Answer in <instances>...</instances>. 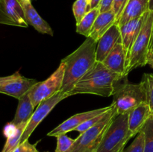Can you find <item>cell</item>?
<instances>
[{"label": "cell", "instance_id": "40", "mask_svg": "<svg viewBox=\"0 0 153 152\" xmlns=\"http://www.w3.org/2000/svg\"><path fill=\"white\" fill-rule=\"evenodd\" d=\"M152 117H153V113H152Z\"/></svg>", "mask_w": 153, "mask_h": 152}, {"label": "cell", "instance_id": "16", "mask_svg": "<svg viewBox=\"0 0 153 152\" xmlns=\"http://www.w3.org/2000/svg\"><path fill=\"white\" fill-rule=\"evenodd\" d=\"M37 82L38 81L35 79L27 78L22 76L19 78L11 80L0 86V92L19 99L21 97L28 93Z\"/></svg>", "mask_w": 153, "mask_h": 152}, {"label": "cell", "instance_id": "18", "mask_svg": "<svg viewBox=\"0 0 153 152\" xmlns=\"http://www.w3.org/2000/svg\"><path fill=\"white\" fill-rule=\"evenodd\" d=\"M117 22L116 14L113 9L105 12H102L96 19L95 22L91 29V34L88 37L92 38L97 42L102 37L103 34Z\"/></svg>", "mask_w": 153, "mask_h": 152}, {"label": "cell", "instance_id": "8", "mask_svg": "<svg viewBox=\"0 0 153 152\" xmlns=\"http://www.w3.org/2000/svg\"><path fill=\"white\" fill-rule=\"evenodd\" d=\"M68 97H70L68 94L63 92L61 90L57 92L56 94H55L53 96L40 102L38 104V106L36 107L32 116L27 124L26 128H25L23 134L22 136V138H21L20 143L25 140L28 139V138L31 137V134L34 132L36 128L49 114V113L53 110V108H55V106L58 103L61 102L62 100L65 99Z\"/></svg>", "mask_w": 153, "mask_h": 152}, {"label": "cell", "instance_id": "30", "mask_svg": "<svg viewBox=\"0 0 153 152\" xmlns=\"http://www.w3.org/2000/svg\"><path fill=\"white\" fill-rule=\"evenodd\" d=\"M22 75H21L20 73H19V72H16L13 73V75H10L4 76V77H0V86L6 84V83L11 81V80L19 78V77H22Z\"/></svg>", "mask_w": 153, "mask_h": 152}, {"label": "cell", "instance_id": "6", "mask_svg": "<svg viewBox=\"0 0 153 152\" xmlns=\"http://www.w3.org/2000/svg\"><path fill=\"white\" fill-rule=\"evenodd\" d=\"M106 112L103 119L95 126L87 130L75 139V142L68 152H94L97 151L101 143L105 132L113 118L117 114L113 104Z\"/></svg>", "mask_w": 153, "mask_h": 152}, {"label": "cell", "instance_id": "3", "mask_svg": "<svg viewBox=\"0 0 153 152\" xmlns=\"http://www.w3.org/2000/svg\"><path fill=\"white\" fill-rule=\"evenodd\" d=\"M128 133V113L117 114L105 132L97 151L120 152L131 139Z\"/></svg>", "mask_w": 153, "mask_h": 152}, {"label": "cell", "instance_id": "10", "mask_svg": "<svg viewBox=\"0 0 153 152\" xmlns=\"http://www.w3.org/2000/svg\"><path fill=\"white\" fill-rule=\"evenodd\" d=\"M111 107L112 105H110L108 106V107L90 110V111L77 113V114L74 115V116L67 119V120H65L61 124H60L55 129L50 131L47 134V136L57 137L60 135H62V134H67V133L70 132V131H76V128L79 126H80L84 122L92 119V118L95 117V116L105 113V112L108 111Z\"/></svg>", "mask_w": 153, "mask_h": 152}, {"label": "cell", "instance_id": "31", "mask_svg": "<svg viewBox=\"0 0 153 152\" xmlns=\"http://www.w3.org/2000/svg\"><path fill=\"white\" fill-rule=\"evenodd\" d=\"M113 2L114 0H102L100 6H99L100 13L111 10L112 7H113Z\"/></svg>", "mask_w": 153, "mask_h": 152}, {"label": "cell", "instance_id": "23", "mask_svg": "<svg viewBox=\"0 0 153 152\" xmlns=\"http://www.w3.org/2000/svg\"><path fill=\"white\" fill-rule=\"evenodd\" d=\"M90 10L88 0H76L73 5V12L76 24L79 23L87 13Z\"/></svg>", "mask_w": 153, "mask_h": 152}, {"label": "cell", "instance_id": "7", "mask_svg": "<svg viewBox=\"0 0 153 152\" xmlns=\"http://www.w3.org/2000/svg\"><path fill=\"white\" fill-rule=\"evenodd\" d=\"M65 65L61 64L56 70L46 80L37 82L28 92L33 106L37 107L40 102L53 96L55 94L61 90L64 81Z\"/></svg>", "mask_w": 153, "mask_h": 152}, {"label": "cell", "instance_id": "14", "mask_svg": "<svg viewBox=\"0 0 153 152\" xmlns=\"http://www.w3.org/2000/svg\"><path fill=\"white\" fill-rule=\"evenodd\" d=\"M20 1L22 8H23L24 14H25V18L27 23L34 27L36 31L41 34L53 36L54 32L51 26L39 15L36 9L31 4V1H25V0H20Z\"/></svg>", "mask_w": 153, "mask_h": 152}, {"label": "cell", "instance_id": "13", "mask_svg": "<svg viewBox=\"0 0 153 152\" xmlns=\"http://www.w3.org/2000/svg\"><path fill=\"white\" fill-rule=\"evenodd\" d=\"M152 112L146 102H143L128 113V133L131 137L137 136L141 131Z\"/></svg>", "mask_w": 153, "mask_h": 152}, {"label": "cell", "instance_id": "36", "mask_svg": "<svg viewBox=\"0 0 153 152\" xmlns=\"http://www.w3.org/2000/svg\"><path fill=\"white\" fill-rule=\"evenodd\" d=\"M25 1H31V0H25Z\"/></svg>", "mask_w": 153, "mask_h": 152}, {"label": "cell", "instance_id": "12", "mask_svg": "<svg viewBox=\"0 0 153 152\" xmlns=\"http://www.w3.org/2000/svg\"><path fill=\"white\" fill-rule=\"evenodd\" d=\"M120 40V28L117 24L114 23L97 42L96 51L97 61L102 62Z\"/></svg>", "mask_w": 153, "mask_h": 152}, {"label": "cell", "instance_id": "21", "mask_svg": "<svg viewBox=\"0 0 153 152\" xmlns=\"http://www.w3.org/2000/svg\"><path fill=\"white\" fill-rule=\"evenodd\" d=\"M28 122H24L16 126V129L10 135L6 137L7 140L3 147L1 152H12L19 144L24 131L27 126Z\"/></svg>", "mask_w": 153, "mask_h": 152}, {"label": "cell", "instance_id": "27", "mask_svg": "<svg viewBox=\"0 0 153 152\" xmlns=\"http://www.w3.org/2000/svg\"><path fill=\"white\" fill-rule=\"evenodd\" d=\"M105 113H106V112L105 113L99 115V116H95V117H94V118H92V119H89V120L86 121V122H84L83 124H82L80 126L78 127V128L76 129V131H78V132H79L80 134H82V133L86 131L87 130L90 129V128H92V127L95 126L97 123H99V122H100V121L103 119V117L105 116Z\"/></svg>", "mask_w": 153, "mask_h": 152}, {"label": "cell", "instance_id": "33", "mask_svg": "<svg viewBox=\"0 0 153 152\" xmlns=\"http://www.w3.org/2000/svg\"><path fill=\"white\" fill-rule=\"evenodd\" d=\"M146 63L153 68V50L152 52L148 53L147 58H146Z\"/></svg>", "mask_w": 153, "mask_h": 152}, {"label": "cell", "instance_id": "9", "mask_svg": "<svg viewBox=\"0 0 153 152\" xmlns=\"http://www.w3.org/2000/svg\"><path fill=\"white\" fill-rule=\"evenodd\" d=\"M0 23L27 28L20 0H0Z\"/></svg>", "mask_w": 153, "mask_h": 152}, {"label": "cell", "instance_id": "28", "mask_svg": "<svg viewBox=\"0 0 153 152\" xmlns=\"http://www.w3.org/2000/svg\"><path fill=\"white\" fill-rule=\"evenodd\" d=\"M12 152H40L37 150L36 145L31 144L28 139L21 142Z\"/></svg>", "mask_w": 153, "mask_h": 152}, {"label": "cell", "instance_id": "26", "mask_svg": "<svg viewBox=\"0 0 153 152\" xmlns=\"http://www.w3.org/2000/svg\"><path fill=\"white\" fill-rule=\"evenodd\" d=\"M123 152H144V134L140 131L131 144Z\"/></svg>", "mask_w": 153, "mask_h": 152}, {"label": "cell", "instance_id": "2", "mask_svg": "<svg viewBox=\"0 0 153 152\" xmlns=\"http://www.w3.org/2000/svg\"><path fill=\"white\" fill-rule=\"evenodd\" d=\"M126 77L122 75L113 72L102 63L97 61L92 69L76 83L68 94L70 96L77 94L111 96L115 85Z\"/></svg>", "mask_w": 153, "mask_h": 152}, {"label": "cell", "instance_id": "39", "mask_svg": "<svg viewBox=\"0 0 153 152\" xmlns=\"http://www.w3.org/2000/svg\"><path fill=\"white\" fill-rule=\"evenodd\" d=\"M94 152H98V151H94Z\"/></svg>", "mask_w": 153, "mask_h": 152}, {"label": "cell", "instance_id": "1", "mask_svg": "<svg viewBox=\"0 0 153 152\" xmlns=\"http://www.w3.org/2000/svg\"><path fill=\"white\" fill-rule=\"evenodd\" d=\"M97 42L91 37H87L76 50L61 60V62L65 65L61 89L63 92L68 94L76 83L92 69L97 62Z\"/></svg>", "mask_w": 153, "mask_h": 152}, {"label": "cell", "instance_id": "5", "mask_svg": "<svg viewBox=\"0 0 153 152\" xmlns=\"http://www.w3.org/2000/svg\"><path fill=\"white\" fill-rule=\"evenodd\" d=\"M153 26V10H147L143 14V19L140 31L137 36L132 50L129 63L126 69V75L137 67L144 66L147 64L148 52Z\"/></svg>", "mask_w": 153, "mask_h": 152}, {"label": "cell", "instance_id": "24", "mask_svg": "<svg viewBox=\"0 0 153 152\" xmlns=\"http://www.w3.org/2000/svg\"><path fill=\"white\" fill-rule=\"evenodd\" d=\"M142 82L144 85L146 95V103L149 104L153 113V74L145 73L143 75Z\"/></svg>", "mask_w": 153, "mask_h": 152}, {"label": "cell", "instance_id": "19", "mask_svg": "<svg viewBox=\"0 0 153 152\" xmlns=\"http://www.w3.org/2000/svg\"><path fill=\"white\" fill-rule=\"evenodd\" d=\"M18 101L17 109L14 118L10 122L12 125L17 126L24 122H28L34 113V107L31 103L28 93L21 97Z\"/></svg>", "mask_w": 153, "mask_h": 152}, {"label": "cell", "instance_id": "17", "mask_svg": "<svg viewBox=\"0 0 153 152\" xmlns=\"http://www.w3.org/2000/svg\"><path fill=\"white\" fill-rule=\"evenodd\" d=\"M149 10V0H128L123 12L116 23L119 26L143 16Z\"/></svg>", "mask_w": 153, "mask_h": 152}, {"label": "cell", "instance_id": "20", "mask_svg": "<svg viewBox=\"0 0 153 152\" xmlns=\"http://www.w3.org/2000/svg\"><path fill=\"white\" fill-rule=\"evenodd\" d=\"M100 13V7L91 9L85 14V16L80 21V22L76 24V32L86 37H89L93 25Z\"/></svg>", "mask_w": 153, "mask_h": 152}, {"label": "cell", "instance_id": "29", "mask_svg": "<svg viewBox=\"0 0 153 152\" xmlns=\"http://www.w3.org/2000/svg\"><path fill=\"white\" fill-rule=\"evenodd\" d=\"M128 1V0H114L112 9H113L114 12L115 14H116L117 21L118 19L120 17L121 14H122L123 12L124 9H125Z\"/></svg>", "mask_w": 153, "mask_h": 152}, {"label": "cell", "instance_id": "37", "mask_svg": "<svg viewBox=\"0 0 153 152\" xmlns=\"http://www.w3.org/2000/svg\"><path fill=\"white\" fill-rule=\"evenodd\" d=\"M88 1H89V2H90V1H91V0H88Z\"/></svg>", "mask_w": 153, "mask_h": 152}, {"label": "cell", "instance_id": "32", "mask_svg": "<svg viewBox=\"0 0 153 152\" xmlns=\"http://www.w3.org/2000/svg\"><path fill=\"white\" fill-rule=\"evenodd\" d=\"M101 1L102 0H91V1H90V10L99 7Z\"/></svg>", "mask_w": 153, "mask_h": 152}, {"label": "cell", "instance_id": "38", "mask_svg": "<svg viewBox=\"0 0 153 152\" xmlns=\"http://www.w3.org/2000/svg\"><path fill=\"white\" fill-rule=\"evenodd\" d=\"M124 151V150H123ZM123 151H120V152H123Z\"/></svg>", "mask_w": 153, "mask_h": 152}, {"label": "cell", "instance_id": "35", "mask_svg": "<svg viewBox=\"0 0 153 152\" xmlns=\"http://www.w3.org/2000/svg\"><path fill=\"white\" fill-rule=\"evenodd\" d=\"M149 10H153V0H149Z\"/></svg>", "mask_w": 153, "mask_h": 152}, {"label": "cell", "instance_id": "15", "mask_svg": "<svg viewBox=\"0 0 153 152\" xmlns=\"http://www.w3.org/2000/svg\"><path fill=\"white\" fill-rule=\"evenodd\" d=\"M102 63L113 72L120 74L124 77H126V56L121 40L117 43L114 48Z\"/></svg>", "mask_w": 153, "mask_h": 152}, {"label": "cell", "instance_id": "4", "mask_svg": "<svg viewBox=\"0 0 153 152\" xmlns=\"http://www.w3.org/2000/svg\"><path fill=\"white\" fill-rule=\"evenodd\" d=\"M120 82V81H119ZM118 82L113 92L112 104L117 114L128 113L143 102H146V95L143 82L130 83L128 80L123 83Z\"/></svg>", "mask_w": 153, "mask_h": 152}, {"label": "cell", "instance_id": "22", "mask_svg": "<svg viewBox=\"0 0 153 152\" xmlns=\"http://www.w3.org/2000/svg\"><path fill=\"white\" fill-rule=\"evenodd\" d=\"M144 134V152H153V117L149 118L141 130Z\"/></svg>", "mask_w": 153, "mask_h": 152}, {"label": "cell", "instance_id": "34", "mask_svg": "<svg viewBox=\"0 0 153 152\" xmlns=\"http://www.w3.org/2000/svg\"><path fill=\"white\" fill-rule=\"evenodd\" d=\"M153 50V26H152V36H151V40H150V43H149V52L148 53L150 52H152Z\"/></svg>", "mask_w": 153, "mask_h": 152}, {"label": "cell", "instance_id": "11", "mask_svg": "<svg viewBox=\"0 0 153 152\" xmlns=\"http://www.w3.org/2000/svg\"><path fill=\"white\" fill-rule=\"evenodd\" d=\"M143 19V15L140 17L137 18V19L128 21L126 23L120 26L121 33V42H122L123 48L126 56V69L128 65V63H129L133 45H134L137 34L140 31Z\"/></svg>", "mask_w": 153, "mask_h": 152}, {"label": "cell", "instance_id": "25", "mask_svg": "<svg viewBox=\"0 0 153 152\" xmlns=\"http://www.w3.org/2000/svg\"><path fill=\"white\" fill-rule=\"evenodd\" d=\"M57 138V146L55 152H68L75 142V139L66 134H62Z\"/></svg>", "mask_w": 153, "mask_h": 152}]
</instances>
